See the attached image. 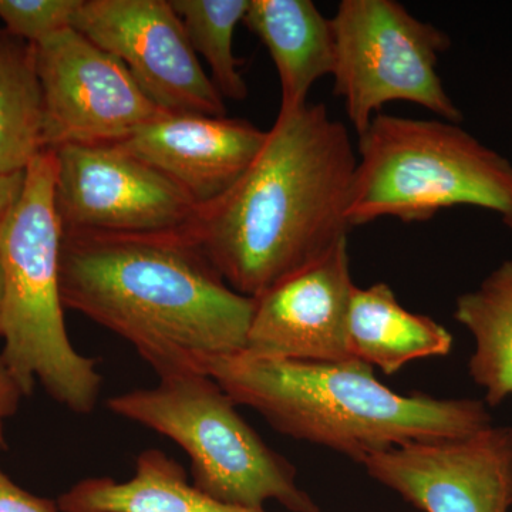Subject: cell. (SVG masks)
Returning a JSON list of instances; mask_svg holds the SVG:
<instances>
[{"instance_id":"6da1fadb","label":"cell","mask_w":512,"mask_h":512,"mask_svg":"<svg viewBox=\"0 0 512 512\" xmlns=\"http://www.w3.org/2000/svg\"><path fill=\"white\" fill-rule=\"evenodd\" d=\"M64 308L127 340L160 379L204 373L247 346L254 298L235 292L187 229L66 232Z\"/></svg>"},{"instance_id":"7a4b0ae2","label":"cell","mask_w":512,"mask_h":512,"mask_svg":"<svg viewBox=\"0 0 512 512\" xmlns=\"http://www.w3.org/2000/svg\"><path fill=\"white\" fill-rule=\"evenodd\" d=\"M356 165L325 104L278 113L248 170L185 229L235 292L256 298L348 238Z\"/></svg>"},{"instance_id":"3957f363","label":"cell","mask_w":512,"mask_h":512,"mask_svg":"<svg viewBox=\"0 0 512 512\" xmlns=\"http://www.w3.org/2000/svg\"><path fill=\"white\" fill-rule=\"evenodd\" d=\"M202 372L285 436L329 448L362 464L390 448L467 436L491 426L487 404L393 392L356 359H261L241 352Z\"/></svg>"},{"instance_id":"277c9868","label":"cell","mask_w":512,"mask_h":512,"mask_svg":"<svg viewBox=\"0 0 512 512\" xmlns=\"http://www.w3.org/2000/svg\"><path fill=\"white\" fill-rule=\"evenodd\" d=\"M56 160L45 150L29 164L18 200L0 222L3 269L2 357L25 397L39 383L60 406L90 414L103 377L97 360L74 348L64 322L55 207Z\"/></svg>"},{"instance_id":"5b68a950","label":"cell","mask_w":512,"mask_h":512,"mask_svg":"<svg viewBox=\"0 0 512 512\" xmlns=\"http://www.w3.org/2000/svg\"><path fill=\"white\" fill-rule=\"evenodd\" d=\"M494 212L512 231V163L460 124L379 113L359 136L350 228L426 222L448 208Z\"/></svg>"},{"instance_id":"8992f818","label":"cell","mask_w":512,"mask_h":512,"mask_svg":"<svg viewBox=\"0 0 512 512\" xmlns=\"http://www.w3.org/2000/svg\"><path fill=\"white\" fill-rule=\"evenodd\" d=\"M107 409L156 431L190 458L192 484L221 503L265 510L322 512L298 484V471L244 420L237 402L205 373L160 379L151 389L110 397Z\"/></svg>"},{"instance_id":"52a82bcc","label":"cell","mask_w":512,"mask_h":512,"mask_svg":"<svg viewBox=\"0 0 512 512\" xmlns=\"http://www.w3.org/2000/svg\"><path fill=\"white\" fill-rule=\"evenodd\" d=\"M330 23L333 93L345 103L357 136L392 101L417 104L451 123L463 121L437 72L451 46L446 32L396 0H342Z\"/></svg>"},{"instance_id":"ba28073f","label":"cell","mask_w":512,"mask_h":512,"mask_svg":"<svg viewBox=\"0 0 512 512\" xmlns=\"http://www.w3.org/2000/svg\"><path fill=\"white\" fill-rule=\"evenodd\" d=\"M47 150L69 144H119L164 113L126 66L79 30L35 45Z\"/></svg>"},{"instance_id":"9c48e42d","label":"cell","mask_w":512,"mask_h":512,"mask_svg":"<svg viewBox=\"0 0 512 512\" xmlns=\"http://www.w3.org/2000/svg\"><path fill=\"white\" fill-rule=\"evenodd\" d=\"M56 160L55 207L63 234H144L188 227L198 205L119 144H69Z\"/></svg>"},{"instance_id":"30bf717a","label":"cell","mask_w":512,"mask_h":512,"mask_svg":"<svg viewBox=\"0 0 512 512\" xmlns=\"http://www.w3.org/2000/svg\"><path fill=\"white\" fill-rule=\"evenodd\" d=\"M73 28L116 56L164 113L227 116L171 0H82Z\"/></svg>"},{"instance_id":"8fae6325","label":"cell","mask_w":512,"mask_h":512,"mask_svg":"<svg viewBox=\"0 0 512 512\" xmlns=\"http://www.w3.org/2000/svg\"><path fill=\"white\" fill-rule=\"evenodd\" d=\"M369 477L423 512H510L512 427L414 441L363 461Z\"/></svg>"},{"instance_id":"7c38bea8","label":"cell","mask_w":512,"mask_h":512,"mask_svg":"<svg viewBox=\"0 0 512 512\" xmlns=\"http://www.w3.org/2000/svg\"><path fill=\"white\" fill-rule=\"evenodd\" d=\"M348 238L254 298L244 353L261 359L343 362L353 289Z\"/></svg>"},{"instance_id":"4fadbf2b","label":"cell","mask_w":512,"mask_h":512,"mask_svg":"<svg viewBox=\"0 0 512 512\" xmlns=\"http://www.w3.org/2000/svg\"><path fill=\"white\" fill-rule=\"evenodd\" d=\"M265 140L247 120L163 113L119 146L204 207L237 183Z\"/></svg>"},{"instance_id":"5bb4252c","label":"cell","mask_w":512,"mask_h":512,"mask_svg":"<svg viewBox=\"0 0 512 512\" xmlns=\"http://www.w3.org/2000/svg\"><path fill=\"white\" fill-rule=\"evenodd\" d=\"M242 23L274 60L281 83L279 113L306 106L313 84L332 76L335 67L330 18L312 0H249Z\"/></svg>"},{"instance_id":"9a60e30c","label":"cell","mask_w":512,"mask_h":512,"mask_svg":"<svg viewBox=\"0 0 512 512\" xmlns=\"http://www.w3.org/2000/svg\"><path fill=\"white\" fill-rule=\"evenodd\" d=\"M451 348L453 335L429 316L404 309L390 285L353 289L348 320L352 359L394 375L407 363L446 356Z\"/></svg>"},{"instance_id":"2e32d148","label":"cell","mask_w":512,"mask_h":512,"mask_svg":"<svg viewBox=\"0 0 512 512\" xmlns=\"http://www.w3.org/2000/svg\"><path fill=\"white\" fill-rule=\"evenodd\" d=\"M56 501L60 512H268L215 500L188 483L184 467L157 448L138 454L130 480L84 478Z\"/></svg>"},{"instance_id":"e0dca14e","label":"cell","mask_w":512,"mask_h":512,"mask_svg":"<svg viewBox=\"0 0 512 512\" xmlns=\"http://www.w3.org/2000/svg\"><path fill=\"white\" fill-rule=\"evenodd\" d=\"M454 319L474 339L468 373L484 390L487 407L512 396V259L458 296Z\"/></svg>"},{"instance_id":"ac0fdd59","label":"cell","mask_w":512,"mask_h":512,"mask_svg":"<svg viewBox=\"0 0 512 512\" xmlns=\"http://www.w3.org/2000/svg\"><path fill=\"white\" fill-rule=\"evenodd\" d=\"M45 150L35 45L0 29V174L25 173Z\"/></svg>"},{"instance_id":"d6986e66","label":"cell","mask_w":512,"mask_h":512,"mask_svg":"<svg viewBox=\"0 0 512 512\" xmlns=\"http://www.w3.org/2000/svg\"><path fill=\"white\" fill-rule=\"evenodd\" d=\"M171 5L183 20L192 49L210 67L212 83L222 99H247V82L239 70L241 60L234 55L232 45L249 0H171Z\"/></svg>"},{"instance_id":"ffe728a7","label":"cell","mask_w":512,"mask_h":512,"mask_svg":"<svg viewBox=\"0 0 512 512\" xmlns=\"http://www.w3.org/2000/svg\"><path fill=\"white\" fill-rule=\"evenodd\" d=\"M82 0H0V20L10 35L37 45L72 28Z\"/></svg>"},{"instance_id":"44dd1931","label":"cell","mask_w":512,"mask_h":512,"mask_svg":"<svg viewBox=\"0 0 512 512\" xmlns=\"http://www.w3.org/2000/svg\"><path fill=\"white\" fill-rule=\"evenodd\" d=\"M0 512H60L57 501L23 490L0 468Z\"/></svg>"},{"instance_id":"7402d4cb","label":"cell","mask_w":512,"mask_h":512,"mask_svg":"<svg viewBox=\"0 0 512 512\" xmlns=\"http://www.w3.org/2000/svg\"><path fill=\"white\" fill-rule=\"evenodd\" d=\"M22 389L15 377L12 376L8 366L0 357V450H6L5 423L10 417L15 416L19 410L20 402H22Z\"/></svg>"},{"instance_id":"603a6c76","label":"cell","mask_w":512,"mask_h":512,"mask_svg":"<svg viewBox=\"0 0 512 512\" xmlns=\"http://www.w3.org/2000/svg\"><path fill=\"white\" fill-rule=\"evenodd\" d=\"M23 178H25V173L0 174V222L18 200L20 191H22Z\"/></svg>"},{"instance_id":"cb8c5ba5","label":"cell","mask_w":512,"mask_h":512,"mask_svg":"<svg viewBox=\"0 0 512 512\" xmlns=\"http://www.w3.org/2000/svg\"><path fill=\"white\" fill-rule=\"evenodd\" d=\"M3 295H5V285H3V269L0 264V338L3 332Z\"/></svg>"}]
</instances>
